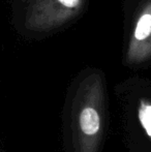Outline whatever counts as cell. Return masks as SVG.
Instances as JSON below:
<instances>
[{"mask_svg": "<svg viewBox=\"0 0 151 152\" xmlns=\"http://www.w3.org/2000/svg\"><path fill=\"white\" fill-rule=\"evenodd\" d=\"M139 119L145 132L151 138V104L142 102L139 109Z\"/></svg>", "mask_w": 151, "mask_h": 152, "instance_id": "277c9868", "label": "cell"}, {"mask_svg": "<svg viewBox=\"0 0 151 152\" xmlns=\"http://www.w3.org/2000/svg\"><path fill=\"white\" fill-rule=\"evenodd\" d=\"M151 58V0L143 3L127 47L126 60L141 63Z\"/></svg>", "mask_w": 151, "mask_h": 152, "instance_id": "7a4b0ae2", "label": "cell"}, {"mask_svg": "<svg viewBox=\"0 0 151 152\" xmlns=\"http://www.w3.org/2000/svg\"><path fill=\"white\" fill-rule=\"evenodd\" d=\"M81 130L87 136L97 134L101 127V119L96 110L91 107H87L80 114Z\"/></svg>", "mask_w": 151, "mask_h": 152, "instance_id": "3957f363", "label": "cell"}, {"mask_svg": "<svg viewBox=\"0 0 151 152\" xmlns=\"http://www.w3.org/2000/svg\"><path fill=\"white\" fill-rule=\"evenodd\" d=\"M85 0H35L26 12L25 26L32 31L61 27L82 12Z\"/></svg>", "mask_w": 151, "mask_h": 152, "instance_id": "6da1fadb", "label": "cell"}]
</instances>
